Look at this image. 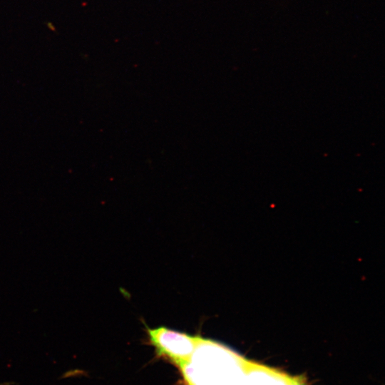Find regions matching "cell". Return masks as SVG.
Segmentation results:
<instances>
[{
    "mask_svg": "<svg viewBox=\"0 0 385 385\" xmlns=\"http://www.w3.org/2000/svg\"><path fill=\"white\" fill-rule=\"evenodd\" d=\"M246 362L222 344L198 337L190 359L179 367L188 385H214L244 371Z\"/></svg>",
    "mask_w": 385,
    "mask_h": 385,
    "instance_id": "obj_1",
    "label": "cell"
},
{
    "mask_svg": "<svg viewBox=\"0 0 385 385\" xmlns=\"http://www.w3.org/2000/svg\"><path fill=\"white\" fill-rule=\"evenodd\" d=\"M149 342L157 353L176 365L188 361L197 343L198 337L191 336L165 327L147 330Z\"/></svg>",
    "mask_w": 385,
    "mask_h": 385,
    "instance_id": "obj_2",
    "label": "cell"
},
{
    "mask_svg": "<svg viewBox=\"0 0 385 385\" xmlns=\"http://www.w3.org/2000/svg\"><path fill=\"white\" fill-rule=\"evenodd\" d=\"M242 385H301L294 379L260 365L246 362Z\"/></svg>",
    "mask_w": 385,
    "mask_h": 385,
    "instance_id": "obj_3",
    "label": "cell"
},
{
    "mask_svg": "<svg viewBox=\"0 0 385 385\" xmlns=\"http://www.w3.org/2000/svg\"><path fill=\"white\" fill-rule=\"evenodd\" d=\"M245 370L240 373L232 375L226 378L214 385H242V379Z\"/></svg>",
    "mask_w": 385,
    "mask_h": 385,
    "instance_id": "obj_4",
    "label": "cell"
}]
</instances>
